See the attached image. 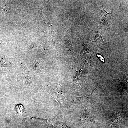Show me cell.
<instances>
[{
  "label": "cell",
  "instance_id": "cell-1",
  "mask_svg": "<svg viewBox=\"0 0 128 128\" xmlns=\"http://www.w3.org/2000/svg\"><path fill=\"white\" fill-rule=\"evenodd\" d=\"M97 87V86H96L92 92L88 95L80 97L72 96L73 100L76 103L82 105L93 104L94 103L95 100L92 97V95Z\"/></svg>",
  "mask_w": 128,
  "mask_h": 128
},
{
  "label": "cell",
  "instance_id": "cell-2",
  "mask_svg": "<svg viewBox=\"0 0 128 128\" xmlns=\"http://www.w3.org/2000/svg\"><path fill=\"white\" fill-rule=\"evenodd\" d=\"M80 114L81 123L82 124L86 122H90L94 123L96 124H102L95 120L92 115L90 112H88L87 110L86 107L83 108L81 111Z\"/></svg>",
  "mask_w": 128,
  "mask_h": 128
},
{
  "label": "cell",
  "instance_id": "cell-3",
  "mask_svg": "<svg viewBox=\"0 0 128 128\" xmlns=\"http://www.w3.org/2000/svg\"><path fill=\"white\" fill-rule=\"evenodd\" d=\"M56 91H52L50 93L53 98L59 103L60 106L63 107L67 104V101L64 97L60 87L57 88Z\"/></svg>",
  "mask_w": 128,
  "mask_h": 128
},
{
  "label": "cell",
  "instance_id": "cell-4",
  "mask_svg": "<svg viewBox=\"0 0 128 128\" xmlns=\"http://www.w3.org/2000/svg\"><path fill=\"white\" fill-rule=\"evenodd\" d=\"M101 9V15L99 19V25L101 28H106L110 25L109 18L111 14L106 12L104 9L103 5Z\"/></svg>",
  "mask_w": 128,
  "mask_h": 128
},
{
  "label": "cell",
  "instance_id": "cell-5",
  "mask_svg": "<svg viewBox=\"0 0 128 128\" xmlns=\"http://www.w3.org/2000/svg\"><path fill=\"white\" fill-rule=\"evenodd\" d=\"M20 65L24 83L26 86L28 87L32 85V79L29 75L28 69L25 64L21 63Z\"/></svg>",
  "mask_w": 128,
  "mask_h": 128
},
{
  "label": "cell",
  "instance_id": "cell-6",
  "mask_svg": "<svg viewBox=\"0 0 128 128\" xmlns=\"http://www.w3.org/2000/svg\"><path fill=\"white\" fill-rule=\"evenodd\" d=\"M96 33V35L92 43L93 48L95 50L100 51L104 47L105 43L104 42L102 37L101 35Z\"/></svg>",
  "mask_w": 128,
  "mask_h": 128
},
{
  "label": "cell",
  "instance_id": "cell-7",
  "mask_svg": "<svg viewBox=\"0 0 128 128\" xmlns=\"http://www.w3.org/2000/svg\"><path fill=\"white\" fill-rule=\"evenodd\" d=\"M82 46H83V48L81 51L80 55L83 60L84 62H87L91 60L93 55V52L89 50L83 45Z\"/></svg>",
  "mask_w": 128,
  "mask_h": 128
},
{
  "label": "cell",
  "instance_id": "cell-8",
  "mask_svg": "<svg viewBox=\"0 0 128 128\" xmlns=\"http://www.w3.org/2000/svg\"><path fill=\"white\" fill-rule=\"evenodd\" d=\"M120 117L118 114L113 115L111 118V123L112 127L113 128L117 127L119 125Z\"/></svg>",
  "mask_w": 128,
  "mask_h": 128
},
{
  "label": "cell",
  "instance_id": "cell-9",
  "mask_svg": "<svg viewBox=\"0 0 128 128\" xmlns=\"http://www.w3.org/2000/svg\"><path fill=\"white\" fill-rule=\"evenodd\" d=\"M68 33L65 35V41L67 49V52L68 53L70 52L69 54L71 55H75L73 49L71 40L69 37V35H68Z\"/></svg>",
  "mask_w": 128,
  "mask_h": 128
},
{
  "label": "cell",
  "instance_id": "cell-10",
  "mask_svg": "<svg viewBox=\"0 0 128 128\" xmlns=\"http://www.w3.org/2000/svg\"><path fill=\"white\" fill-rule=\"evenodd\" d=\"M24 109V106L21 104H18L15 106V110L19 115H22L23 114Z\"/></svg>",
  "mask_w": 128,
  "mask_h": 128
},
{
  "label": "cell",
  "instance_id": "cell-11",
  "mask_svg": "<svg viewBox=\"0 0 128 128\" xmlns=\"http://www.w3.org/2000/svg\"><path fill=\"white\" fill-rule=\"evenodd\" d=\"M55 125L58 128H72L68 126L65 122H57L56 123Z\"/></svg>",
  "mask_w": 128,
  "mask_h": 128
}]
</instances>
